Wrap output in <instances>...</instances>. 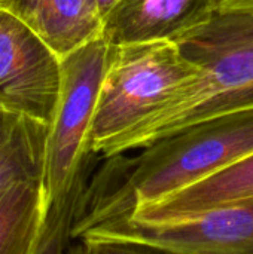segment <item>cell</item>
Returning a JSON list of instances; mask_svg holds the SVG:
<instances>
[{"label":"cell","instance_id":"cell-9","mask_svg":"<svg viewBox=\"0 0 253 254\" xmlns=\"http://www.w3.org/2000/svg\"><path fill=\"white\" fill-rule=\"evenodd\" d=\"M249 198H253V153L183 190L124 217L149 223L167 222Z\"/></svg>","mask_w":253,"mask_h":254},{"label":"cell","instance_id":"cell-11","mask_svg":"<svg viewBox=\"0 0 253 254\" xmlns=\"http://www.w3.org/2000/svg\"><path fill=\"white\" fill-rule=\"evenodd\" d=\"M48 196L43 182H19L0 195V254H36Z\"/></svg>","mask_w":253,"mask_h":254},{"label":"cell","instance_id":"cell-8","mask_svg":"<svg viewBox=\"0 0 253 254\" xmlns=\"http://www.w3.org/2000/svg\"><path fill=\"white\" fill-rule=\"evenodd\" d=\"M60 58L101 37L103 13L97 0H0Z\"/></svg>","mask_w":253,"mask_h":254},{"label":"cell","instance_id":"cell-2","mask_svg":"<svg viewBox=\"0 0 253 254\" xmlns=\"http://www.w3.org/2000/svg\"><path fill=\"white\" fill-rule=\"evenodd\" d=\"M198 79L171 106L119 140L106 158L142 149L192 124L253 109V9H218L176 42Z\"/></svg>","mask_w":253,"mask_h":254},{"label":"cell","instance_id":"cell-15","mask_svg":"<svg viewBox=\"0 0 253 254\" xmlns=\"http://www.w3.org/2000/svg\"><path fill=\"white\" fill-rule=\"evenodd\" d=\"M66 254H89V250H88V246L82 240H73Z\"/></svg>","mask_w":253,"mask_h":254},{"label":"cell","instance_id":"cell-12","mask_svg":"<svg viewBox=\"0 0 253 254\" xmlns=\"http://www.w3.org/2000/svg\"><path fill=\"white\" fill-rule=\"evenodd\" d=\"M89 180L78 183L66 196L48 207L36 254H66L73 241L72 231Z\"/></svg>","mask_w":253,"mask_h":254},{"label":"cell","instance_id":"cell-13","mask_svg":"<svg viewBox=\"0 0 253 254\" xmlns=\"http://www.w3.org/2000/svg\"><path fill=\"white\" fill-rule=\"evenodd\" d=\"M82 241L88 246L89 254H191L161 244L124 237H89L82 238Z\"/></svg>","mask_w":253,"mask_h":254},{"label":"cell","instance_id":"cell-4","mask_svg":"<svg viewBox=\"0 0 253 254\" xmlns=\"http://www.w3.org/2000/svg\"><path fill=\"white\" fill-rule=\"evenodd\" d=\"M113 46L98 37L61 58V88L49 124L43 185L48 204L88 180L91 132Z\"/></svg>","mask_w":253,"mask_h":254},{"label":"cell","instance_id":"cell-6","mask_svg":"<svg viewBox=\"0 0 253 254\" xmlns=\"http://www.w3.org/2000/svg\"><path fill=\"white\" fill-rule=\"evenodd\" d=\"M61 58L25 24L0 9V107L51 124Z\"/></svg>","mask_w":253,"mask_h":254},{"label":"cell","instance_id":"cell-16","mask_svg":"<svg viewBox=\"0 0 253 254\" xmlns=\"http://www.w3.org/2000/svg\"><path fill=\"white\" fill-rule=\"evenodd\" d=\"M101 1H104V3H112V1H115V0H101Z\"/></svg>","mask_w":253,"mask_h":254},{"label":"cell","instance_id":"cell-5","mask_svg":"<svg viewBox=\"0 0 253 254\" xmlns=\"http://www.w3.org/2000/svg\"><path fill=\"white\" fill-rule=\"evenodd\" d=\"M89 237L134 238L191 254H253V198L167 222L119 217L88 229L76 240Z\"/></svg>","mask_w":253,"mask_h":254},{"label":"cell","instance_id":"cell-14","mask_svg":"<svg viewBox=\"0 0 253 254\" xmlns=\"http://www.w3.org/2000/svg\"><path fill=\"white\" fill-rule=\"evenodd\" d=\"M218 9H253V0H216Z\"/></svg>","mask_w":253,"mask_h":254},{"label":"cell","instance_id":"cell-10","mask_svg":"<svg viewBox=\"0 0 253 254\" xmlns=\"http://www.w3.org/2000/svg\"><path fill=\"white\" fill-rule=\"evenodd\" d=\"M49 125L0 107V195L19 182H43Z\"/></svg>","mask_w":253,"mask_h":254},{"label":"cell","instance_id":"cell-7","mask_svg":"<svg viewBox=\"0 0 253 254\" xmlns=\"http://www.w3.org/2000/svg\"><path fill=\"white\" fill-rule=\"evenodd\" d=\"M216 10V0H116L104 15L101 37L112 46L176 43Z\"/></svg>","mask_w":253,"mask_h":254},{"label":"cell","instance_id":"cell-3","mask_svg":"<svg viewBox=\"0 0 253 254\" xmlns=\"http://www.w3.org/2000/svg\"><path fill=\"white\" fill-rule=\"evenodd\" d=\"M198 76L173 42L113 46L91 132L94 155L106 158L119 140L180 98Z\"/></svg>","mask_w":253,"mask_h":254},{"label":"cell","instance_id":"cell-1","mask_svg":"<svg viewBox=\"0 0 253 254\" xmlns=\"http://www.w3.org/2000/svg\"><path fill=\"white\" fill-rule=\"evenodd\" d=\"M253 153V109L215 116L116 155L88 182L72 237L183 190Z\"/></svg>","mask_w":253,"mask_h":254}]
</instances>
